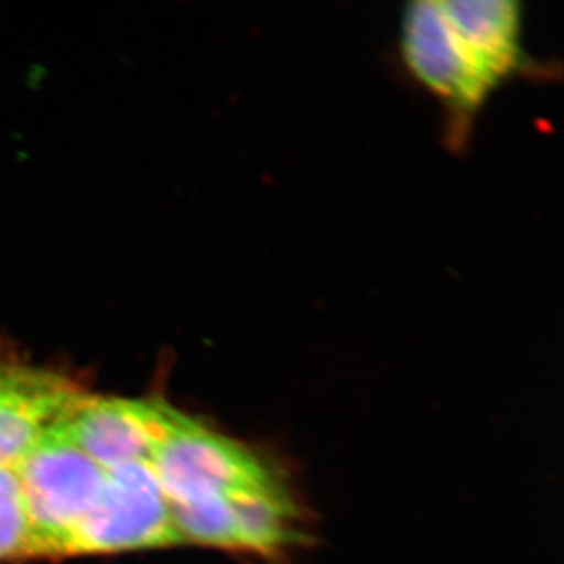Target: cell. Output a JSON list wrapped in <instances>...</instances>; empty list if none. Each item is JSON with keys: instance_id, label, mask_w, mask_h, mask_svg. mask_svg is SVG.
Instances as JSON below:
<instances>
[{"instance_id": "obj_7", "label": "cell", "mask_w": 564, "mask_h": 564, "mask_svg": "<svg viewBox=\"0 0 564 564\" xmlns=\"http://www.w3.org/2000/svg\"><path fill=\"white\" fill-rule=\"evenodd\" d=\"M470 57L494 88L521 68L522 11L514 0H443Z\"/></svg>"}, {"instance_id": "obj_6", "label": "cell", "mask_w": 564, "mask_h": 564, "mask_svg": "<svg viewBox=\"0 0 564 564\" xmlns=\"http://www.w3.org/2000/svg\"><path fill=\"white\" fill-rule=\"evenodd\" d=\"M61 373L0 359V466H14L82 395Z\"/></svg>"}, {"instance_id": "obj_4", "label": "cell", "mask_w": 564, "mask_h": 564, "mask_svg": "<svg viewBox=\"0 0 564 564\" xmlns=\"http://www.w3.org/2000/svg\"><path fill=\"white\" fill-rule=\"evenodd\" d=\"M400 44L411 74L455 113H475L496 90L455 32L443 0L408 3Z\"/></svg>"}, {"instance_id": "obj_2", "label": "cell", "mask_w": 564, "mask_h": 564, "mask_svg": "<svg viewBox=\"0 0 564 564\" xmlns=\"http://www.w3.org/2000/svg\"><path fill=\"white\" fill-rule=\"evenodd\" d=\"M31 519L33 556L66 555L107 470L54 425L14 464Z\"/></svg>"}, {"instance_id": "obj_3", "label": "cell", "mask_w": 564, "mask_h": 564, "mask_svg": "<svg viewBox=\"0 0 564 564\" xmlns=\"http://www.w3.org/2000/svg\"><path fill=\"white\" fill-rule=\"evenodd\" d=\"M181 544L169 499L150 463L107 470L90 513L74 533L66 555L117 554Z\"/></svg>"}, {"instance_id": "obj_1", "label": "cell", "mask_w": 564, "mask_h": 564, "mask_svg": "<svg viewBox=\"0 0 564 564\" xmlns=\"http://www.w3.org/2000/svg\"><path fill=\"white\" fill-rule=\"evenodd\" d=\"M151 464L170 503L245 505L296 494L278 464L184 413Z\"/></svg>"}, {"instance_id": "obj_5", "label": "cell", "mask_w": 564, "mask_h": 564, "mask_svg": "<svg viewBox=\"0 0 564 564\" xmlns=\"http://www.w3.org/2000/svg\"><path fill=\"white\" fill-rule=\"evenodd\" d=\"M180 411L163 400L82 393L57 425L102 469L152 463Z\"/></svg>"}, {"instance_id": "obj_8", "label": "cell", "mask_w": 564, "mask_h": 564, "mask_svg": "<svg viewBox=\"0 0 564 564\" xmlns=\"http://www.w3.org/2000/svg\"><path fill=\"white\" fill-rule=\"evenodd\" d=\"M33 556L31 519L17 467L0 466V560Z\"/></svg>"}]
</instances>
